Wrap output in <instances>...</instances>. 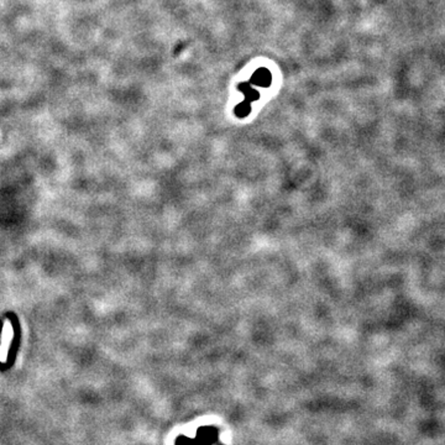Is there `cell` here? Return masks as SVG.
<instances>
[{
	"mask_svg": "<svg viewBox=\"0 0 445 445\" xmlns=\"http://www.w3.org/2000/svg\"><path fill=\"white\" fill-rule=\"evenodd\" d=\"M13 337H14V330H13L12 323L7 322L4 330H3L2 340H0V361L7 362L8 354H9L10 345H12Z\"/></svg>",
	"mask_w": 445,
	"mask_h": 445,
	"instance_id": "1",
	"label": "cell"
}]
</instances>
